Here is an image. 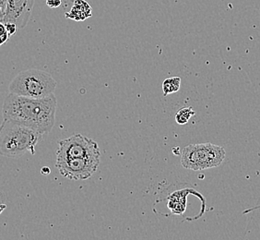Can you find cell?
<instances>
[{
  "label": "cell",
  "instance_id": "6da1fadb",
  "mask_svg": "<svg viewBox=\"0 0 260 240\" xmlns=\"http://www.w3.org/2000/svg\"><path fill=\"white\" fill-rule=\"evenodd\" d=\"M56 106L54 93L45 98H30L9 92L3 103L2 115L3 119L47 134L54 128Z\"/></svg>",
  "mask_w": 260,
  "mask_h": 240
},
{
  "label": "cell",
  "instance_id": "7a4b0ae2",
  "mask_svg": "<svg viewBox=\"0 0 260 240\" xmlns=\"http://www.w3.org/2000/svg\"><path fill=\"white\" fill-rule=\"evenodd\" d=\"M44 134L19 124L3 119L0 125V155L8 158H19L27 152L35 153V146Z\"/></svg>",
  "mask_w": 260,
  "mask_h": 240
},
{
  "label": "cell",
  "instance_id": "3957f363",
  "mask_svg": "<svg viewBox=\"0 0 260 240\" xmlns=\"http://www.w3.org/2000/svg\"><path fill=\"white\" fill-rule=\"evenodd\" d=\"M56 81L47 72L28 70L18 74L9 86V92L30 98H45L54 93Z\"/></svg>",
  "mask_w": 260,
  "mask_h": 240
},
{
  "label": "cell",
  "instance_id": "277c9868",
  "mask_svg": "<svg viewBox=\"0 0 260 240\" xmlns=\"http://www.w3.org/2000/svg\"><path fill=\"white\" fill-rule=\"evenodd\" d=\"M225 150L212 143L189 144L181 154L184 168L201 171L220 166L225 159Z\"/></svg>",
  "mask_w": 260,
  "mask_h": 240
},
{
  "label": "cell",
  "instance_id": "5b68a950",
  "mask_svg": "<svg viewBox=\"0 0 260 240\" xmlns=\"http://www.w3.org/2000/svg\"><path fill=\"white\" fill-rule=\"evenodd\" d=\"M101 153L98 143L81 134H76L58 143L56 160L84 158Z\"/></svg>",
  "mask_w": 260,
  "mask_h": 240
},
{
  "label": "cell",
  "instance_id": "8992f818",
  "mask_svg": "<svg viewBox=\"0 0 260 240\" xmlns=\"http://www.w3.org/2000/svg\"><path fill=\"white\" fill-rule=\"evenodd\" d=\"M101 156L99 153L84 158L56 160L55 166L64 178L70 180H86L97 171Z\"/></svg>",
  "mask_w": 260,
  "mask_h": 240
},
{
  "label": "cell",
  "instance_id": "52a82bcc",
  "mask_svg": "<svg viewBox=\"0 0 260 240\" xmlns=\"http://www.w3.org/2000/svg\"><path fill=\"white\" fill-rule=\"evenodd\" d=\"M34 5L35 0H7L5 15L1 21L11 22L16 24L18 29H23L31 18Z\"/></svg>",
  "mask_w": 260,
  "mask_h": 240
},
{
  "label": "cell",
  "instance_id": "ba28073f",
  "mask_svg": "<svg viewBox=\"0 0 260 240\" xmlns=\"http://www.w3.org/2000/svg\"><path fill=\"white\" fill-rule=\"evenodd\" d=\"M92 16L91 8L85 0H75L71 9L66 13V17L77 21H83Z\"/></svg>",
  "mask_w": 260,
  "mask_h": 240
},
{
  "label": "cell",
  "instance_id": "9c48e42d",
  "mask_svg": "<svg viewBox=\"0 0 260 240\" xmlns=\"http://www.w3.org/2000/svg\"><path fill=\"white\" fill-rule=\"evenodd\" d=\"M189 190H180L178 192L173 193L171 195L168 202V208L172 210L173 213L176 214H181L186 209V203H187V193Z\"/></svg>",
  "mask_w": 260,
  "mask_h": 240
},
{
  "label": "cell",
  "instance_id": "30bf717a",
  "mask_svg": "<svg viewBox=\"0 0 260 240\" xmlns=\"http://www.w3.org/2000/svg\"><path fill=\"white\" fill-rule=\"evenodd\" d=\"M181 87V78L180 77H171L164 80L162 83L163 95L167 96L172 93L178 92Z\"/></svg>",
  "mask_w": 260,
  "mask_h": 240
},
{
  "label": "cell",
  "instance_id": "8fae6325",
  "mask_svg": "<svg viewBox=\"0 0 260 240\" xmlns=\"http://www.w3.org/2000/svg\"><path fill=\"white\" fill-rule=\"evenodd\" d=\"M195 111L191 107H183L175 114L174 119L179 125L187 124L192 116H195Z\"/></svg>",
  "mask_w": 260,
  "mask_h": 240
},
{
  "label": "cell",
  "instance_id": "7c38bea8",
  "mask_svg": "<svg viewBox=\"0 0 260 240\" xmlns=\"http://www.w3.org/2000/svg\"><path fill=\"white\" fill-rule=\"evenodd\" d=\"M10 36L7 31V28L4 22L0 21V46L7 43L9 40Z\"/></svg>",
  "mask_w": 260,
  "mask_h": 240
},
{
  "label": "cell",
  "instance_id": "4fadbf2b",
  "mask_svg": "<svg viewBox=\"0 0 260 240\" xmlns=\"http://www.w3.org/2000/svg\"><path fill=\"white\" fill-rule=\"evenodd\" d=\"M6 25V28H7V31L9 33V36H14L17 31H18V27L16 24L14 23H11V22H8V23H5Z\"/></svg>",
  "mask_w": 260,
  "mask_h": 240
},
{
  "label": "cell",
  "instance_id": "5bb4252c",
  "mask_svg": "<svg viewBox=\"0 0 260 240\" xmlns=\"http://www.w3.org/2000/svg\"><path fill=\"white\" fill-rule=\"evenodd\" d=\"M61 0H46V5L51 8V9H55L61 6Z\"/></svg>",
  "mask_w": 260,
  "mask_h": 240
},
{
  "label": "cell",
  "instance_id": "9a60e30c",
  "mask_svg": "<svg viewBox=\"0 0 260 240\" xmlns=\"http://www.w3.org/2000/svg\"><path fill=\"white\" fill-rule=\"evenodd\" d=\"M7 8V0H0V21L4 18Z\"/></svg>",
  "mask_w": 260,
  "mask_h": 240
},
{
  "label": "cell",
  "instance_id": "2e32d148",
  "mask_svg": "<svg viewBox=\"0 0 260 240\" xmlns=\"http://www.w3.org/2000/svg\"><path fill=\"white\" fill-rule=\"evenodd\" d=\"M41 172H42V174H43V175H49L51 171H50V169L48 168V167L45 166V167H43V168H42Z\"/></svg>",
  "mask_w": 260,
  "mask_h": 240
},
{
  "label": "cell",
  "instance_id": "e0dca14e",
  "mask_svg": "<svg viewBox=\"0 0 260 240\" xmlns=\"http://www.w3.org/2000/svg\"><path fill=\"white\" fill-rule=\"evenodd\" d=\"M6 208H7V204H5V203H3L0 202V214H2L5 211Z\"/></svg>",
  "mask_w": 260,
  "mask_h": 240
},
{
  "label": "cell",
  "instance_id": "ac0fdd59",
  "mask_svg": "<svg viewBox=\"0 0 260 240\" xmlns=\"http://www.w3.org/2000/svg\"><path fill=\"white\" fill-rule=\"evenodd\" d=\"M259 208H260V207H259Z\"/></svg>",
  "mask_w": 260,
  "mask_h": 240
}]
</instances>
